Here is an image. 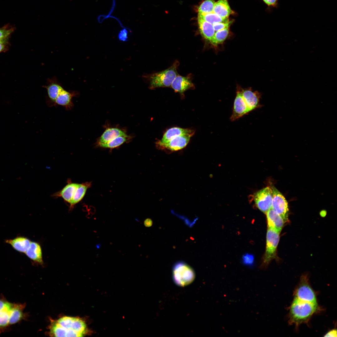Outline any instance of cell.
<instances>
[{
    "mask_svg": "<svg viewBox=\"0 0 337 337\" xmlns=\"http://www.w3.org/2000/svg\"><path fill=\"white\" fill-rule=\"evenodd\" d=\"M89 332L85 321L76 317H62L52 321L50 327V334L53 336L82 337Z\"/></svg>",
    "mask_w": 337,
    "mask_h": 337,
    "instance_id": "obj_1",
    "label": "cell"
},
{
    "mask_svg": "<svg viewBox=\"0 0 337 337\" xmlns=\"http://www.w3.org/2000/svg\"><path fill=\"white\" fill-rule=\"evenodd\" d=\"M317 303L294 298L290 308L289 321L297 326L307 322L319 310Z\"/></svg>",
    "mask_w": 337,
    "mask_h": 337,
    "instance_id": "obj_2",
    "label": "cell"
},
{
    "mask_svg": "<svg viewBox=\"0 0 337 337\" xmlns=\"http://www.w3.org/2000/svg\"><path fill=\"white\" fill-rule=\"evenodd\" d=\"M179 62L176 61L170 67L161 71L149 75H143L144 80L148 81L149 88L154 89L161 87H168L171 85L178 75L177 68Z\"/></svg>",
    "mask_w": 337,
    "mask_h": 337,
    "instance_id": "obj_3",
    "label": "cell"
},
{
    "mask_svg": "<svg viewBox=\"0 0 337 337\" xmlns=\"http://www.w3.org/2000/svg\"><path fill=\"white\" fill-rule=\"evenodd\" d=\"M173 277L175 284L183 287L190 284L194 281L195 273L188 265L179 261L175 263L173 266Z\"/></svg>",
    "mask_w": 337,
    "mask_h": 337,
    "instance_id": "obj_4",
    "label": "cell"
},
{
    "mask_svg": "<svg viewBox=\"0 0 337 337\" xmlns=\"http://www.w3.org/2000/svg\"><path fill=\"white\" fill-rule=\"evenodd\" d=\"M278 232L268 228L266 237V246L261 267L265 268L276 256L277 247L280 240Z\"/></svg>",
    "mask_w": 337,
    "mask_h": 337,
    "instance_id": "obj_5",
    "label": "cell"
},
{
    "mask_svg": "<svg viewBox=\"0 0 337 337\" xmlns=\"http://www.w3.org/2000/svg\"><path fill=\"white\" fill-rule=\"evenodd\" d=\"M294 298L301 300L317 303L315 293L310 286L307 275H303L294 292Z\"/></svg>",
    "mask_w": 337,
    "mask_h": 337,
    "instance_id": "obj_6",
    "label": "cell"
},
{
    "mask_svg": "<svg viewBox=\"0 0 337 337\" xmlns=\"http://www.w3.org/2000/svg\"><path fill=\"white\" fill-rule=\"evenodd\" d=\"M272 200L271 208L279 214L285 222L288 221L287 202L282 194L274 187H271Z\"/></svg>",
    "mask_w": 337,
    "mask_h": 337,
    "instance_id": "obj_7",
    "label": "cell"
},
{
    "mask_svg": "<svg viewBox=\"0 0 337 337\" xmlns=\"http://www.w3.org/2000/svg\"><path fill=\"white\" fill-rule=\"evenodd\" d=\"M254 200L257 207L266 213L272 208V192L271 188L266 187L257 192L254 195Z\"/></svg>",
    "mask_w": 337,
    "mask_h": 337,
    "instance_id": "obj_8",
    "label": "cell"
},
{
    "mask_svg": "<svg viewBox=\"0 0 337 337\" xmlns=\"http://www.w3.org/2000/svg\"><path fill=\"white\" fill-rule=\"evenodd\" d=\"M46 84V85L42 86L46 89L47 91L46 103L49 107L55 106L56 99L59 93L63 88L55 76L51 79L48 78Z\"/></svg>",
    "mask_w": 337,
    "mask_h": 337,
    "instance_id": "obj_9",
    "label": "cell"
},
{
    "mask_svg": "<svg viewBox=\"0 0 337 337\" xmlns=\"http://www.w3.org/2000/svg\"><path fill=\"white\" fill-rule=\"evenodd\" d=\"M250 112L242 95L240 88L238 87L230 120L232 121H235Z\"/></svg>",
    "mask_w": 337,
    "mask_h": 337,
    "instance_id": "obj_10",
    "label": "cell"
},
{
    "mask_svg": "<svg viewBox=\"0 0 337 337\" xmlns=\"http://www.w3.org/2000/svg\"><path fill=\"white\" fill-rule=\"evenodd\" d=\"M243 99L251 112L262 106L260 104L261 94L257 91H253L251 88H240Z\"/></svg>",
    "mask_w": 337,
    "mask_h": 337,
    "instance_id": "obj_11",
    "label": "cell"
},
{
    "mask_svg": "<svg viewBox=\"0 0 337 337\" xmlns=\"http://www.w3.org/2000/svg\"><path fill=\"white\" fill-rule=\"evenodd\" d=\"M80 95L79 92L77 91L70 90L67 91L63 88L59 93L56 99L55 106L61 105L67 110H71L74 106L72 101V98L74 97H78Z\"/></svg>",
    "mask_w": 337,
    "mask_h": 337,
    "instance_id": "obj_12",
    "label": "cell"
},
{
    "mask_svg": "<svg viewBox=\"0 0 337 337\" xmlns=\"http://www.w3.org/2000/svg\"><path fill=\"white\" fill-rule=\"evenodd\" d=\"M192 134H184L177 137L168 142L161 144H156L158 147L174 151L180 150L185 147L188 144Z\"/></svg>",
    "mask_w": 337,
    "mask_h": 337,
    "instance_id": "obj_13",
    "label": "cell"
},
{
    "mask_svg": "<svg viewBox=\"0 0 337 337\" xmlns=\"http://www.w3.org/2000/svg\"><path fill=\"white\" fill-rule=\"evenodd\" d=\"M266 214L268 228L280 233L285 223L282 217L272 208Z\"/></svg>",
    "mask_w": 337,
    "mask_h": 337,
    "instance_id": "obj_14",
    "label": "cell"
},
{
    "mask_svg": "<svg viewBox=\"0 0 337 337\" xmlns=\"http://www.w3.org/2000/svg\"><path fill=\"white\" fill-rule=\"evenodd\" d=\"M194 131L190 129L174 127L168 129L164 134L162 138L158 141L156 144L166 143L172 139L178 136L184 134H192Z\"/></svg>",
    "mask_w": 337,
    "mask_h": 337,
    "instance_id": "obj_15",
    "label": "cell"
},
{
    "mask_svg": "<svg viewBox=\"0 0 337 337\" xmlns=\"http://www.w3.org/2000/svg\"><path fill=\"white\" fill-rule=\"evenodd\" d=\"M175 92L183 94L185 91L194 88L189 77L178 75L173 81L171 86Z\"/></svg>",
    "mask_w": 337,
    "mask_h": 337,
    "instance_id": "obj_16",
    "label": "cell"
},
{
    "mask_svg": "<svg viewBox=\"0 0 337 337\" xmlns=\"http://www.w3.org/2000/svg\"><path fill=\"white\" fill-rule=\"evenodd\" d=\"M79 183L70 182L61 190L54 193L52 196L61 197L66 202L70 203Z\"/></svg>",
    "mask_w": 337,
    "mask_h": 337,
    "instance_id": "obj_17",
    "label": "cell"
},
{
    "mask_svg": "<svg viewBox=\"0 0 337 337\" xmlns=\"http://www.w3.org/2000/svg\"><path fill=\"white\" fill-rule=\"evenodd\" d=\"M120 136L128 137V136L121 130L115 128H109L104 132L97 142V145L106 143L112 139Z\"/></svg>",
    "mask_w": 337,
    "mask_h": 337,
    "instance_id": "obj_18",
    "label": "cell"
},
{
    "mask_svg": "<svg viewBox=\"0 0 337 337\" xmlns=\"http://www.w3.org/2000/svg\"><path fill=\"white\" fill-rule=\"evenodd\" d=\"M198 23L200 32L202 36L210 42L215 33L213 25L198 17Z\"/></svg>",
    "mask_w": 337,
    "mask_h": 337,
    "instance_id": "obj_19",
    "label": "cell"
},
{
    "mask_svg": "<svg viewBox=\"0 0 337 337\" xmlns=\"http://www.w3.org/2000/svg\"><path fill=\"white\" fill-rule=\"evenodd\" d=\"M213 12L223 18H228L231 14L234 13L227 0H219L215 2Z\"/></svg>",
    "mask_w": 337,
    "mask_h": 337,
    "instance_id": "obj_20",
    "label": "cell"
},
{
    "mask_svg": "<svg viewBox=\"0 0 337 337\" xmlns=\"http://www.w3.org/2000/svg\"><path fill=\"white\" fill-rule=\"evenodd\" d=\"M91 186V182L79 183L70 203L71 209H72L76 204L82 200L84 197L87 190Z\"/></svg>",
    "mask_w": 337,
    "mask_h": 337,
    "instance_id": "obj_21",
    "label": "cell"
},
{
    "mask_svg": "<svg viewBox=\"0 0 337 337\" xmlns=\"http://www.w3.org/2000/svg\"><path fill=\"white\" fill-rule=\"evenodd\" d=\"M25 253L29 258L35 262L41 264L43 263L42 249L40 245L38 243L31 242Z\"/></svg>",
    "mask_w": 337,
    "mask_h": 337,
    "instance_id": "obj_22",
    "label": "cell"
},
{
    "mask_svg": "<svg viewBox=\"0 0 337 337\" xmlns=\"http://www.w3.org/2000/svg\"><path fill=\"white\" fill-rule=\"evenodd\" d=\"M6 242L10 244L16 250L25 253L28 248L31 242L27 238L18 237L13 239L7 240Z\"/></svg>",
    "mask_w": 337,
    "mask_h": 337,
    "instance_id": "obj_23",
    "label": "cell"
},
{
    "mask_svg": "<svg viewBox=\"0 0 337 337\" xmlns=\"http://www.w3.org/2000/svg\"><path fill=\"white\" fill-rule=\"evenodd\" d=\"M23 307L22 305L13 304L10 312L9 325L16 324L22 319L23 317Z\"/></svg>",
    "mask_w": 337,
    "mask_h": 337,
    "instance_id": "obj_24",
    "label": "cell"
},
{
    "mask_svg": "<svg viewBox=\"0 0 337 337\" xmlns=\"http://www.w3.org/2000/svg\"><path fill=\"white\" fill-rule=\"evenodd\" d=\"M198 17L212 24L217 22H228V18H223L213 12L204 14H198Z\"/></svg>",
    "mask_w": 337,
    "mask_h": 337,
    "instance_id": "obj_25",
    "label": "cell"
},
{
    "mask_svg": "<svg viewBox=\"0 0 337 337\" xmlns=\"http://www.w3.org/2000/svg\"><path fill=\"white\" fill-rule=\"evenodd\" d=\"M229 27L217 31L210 42L214 46H217L223 42L226 39L229 33Z\"/></svg>",
    "mask_w": 337,
    "mask_h": 337,
    "instance_id": "obj_26",
    "label": "cell"
},
{
    "mask_svg": "<svg viewBox=\"0 0 337 337\" xmlns=\"http://www.w3.org/2000/svg\"><path fill=\"white\" fill-rule=\"evenodd\" d=\"M128 137L124 136L118 137L106 143L100 144L98 146L105 148L110 149L115 148L119 147L125 142L127 140V138Z\"/></svg>",
    "mask_w": 337,
    "mask_h": 337,
    "instance_id": "obj_27",
    "label": "cell"
},
{
    "mask_svg": "<svg viewBox=\"0 0 337 337\" xmlns=\"http://www.w3.org/2000/svg\"><path fill=\"white\" fill-rule=\"evenodd\" d=\"M215 2L214 0H205L198 8V14H204L213 12Z\"/></svg>",
    "mask_w": 337,
    "mask_h": 337,
    "instance_id": "obj_28",
    "label": "cell"
},
{
    "mask_svg": "<svg viewBox=\"0 0 337 337\" xmlns=\"http://www.w3.org/2000/svg\"><path fill=\"white\" fill-rule=\"evenodd\" d=\"M11 309L0 311V328L5 327L9 325V315Z\"/></svg>",
    "mask_w": 337,
    "mask_h": 337,
    "instance_id": "obj_29",
    "label": "cell"
},
{
    "mask_svg": "<svg viewBox=\"0 0 337 337\" xmlns=\"http://www.w3.org/2000/svg\"><path fill=\"white\" fill-rule=\"evenodd\" d=\"M14 31L12 27L5 26L0 28V39L9 37L10 35Z\"/></svg>",
    "mask_w": 337,
    "mask_h": 337,
    "instance_id": "obj_30",
    "label": "cell"
},
{
    "mask_svg": "<svg viewBox=\"0 0 337 337\" xmlns=\"http://www.w3.org/2000/svg\"><path fill=\"white\" fill-rule=\"evenodd\" d=\"M231 22H217L213 24L215 32L223 30V29L229 27L231 24Z\"/></svg>",
    "mask_w": 337,
    "mask_h": 337,
    "instance_id": "obj_31",
    "label": "cell"
},
{
    "mask_svg": "<svg viewBox=\"0 0 337 337\" xmlns=\"http://www.w3.org/2000/svg\"><path fill=\"white\" fill-rule=\"evenodd\" d=\"M9 38L0 39V53L7 50L9 45Z\"/></svg>",
    "mask_w": 337,
    "mask_h": 337,
    "instance_id": "obj_32",
    "label": "cell"
},
{
    "mask_svg": "<svg viewBox=\"0 0 337 337\" xmlns=\"http://www.w3.org/2000/svg\"><path fill=\"white\" fill-rule=\"evenodd\" d=\"M118 38L121 41H127L128 31L127 30L124 29L121 30L118 34Z\"/></svg>",
    "mask_w": 337,
    "mask_h": 337,
    "instance_id": "obj_33",
    "label": "cell"
},
{
    "mask_svg": "<svg viewBox=\"0 0 337 337\" xmlns=\"http://www.w3.org/2000/svg\"><path fill=\"white\" fill-rule=\"evenodd\" d=\"M269 7L277 8L279 6L278 0H263Z\"/></svg>",
    "mask_w": 337,
    "mask_h": 337,
    "instance_id": "obj_34",
    "label": "cell"
},
{
    "mask_svg": "<svg viewBox=\"0 0 337 337\" xmlns=\"http://www.w3.org/2000/svg\"><path fill=\"white\" fill-rule=\"evenodd\" d=\"M253 258L252 255H245L243 257L244 263L247 265H250L252 264L253 260Z\"/></svg>",
    "mask_w": 337,
    "mask_h": 337,
    "instance_id": "obj_35",
    "label": "cell"
},
{
    "mask_svg": "<svg viewBox=\"0 0 337 337\" xmlns=\"http://www.w3.org/2000/svg\"><path fill=\"white\" fill-rule=\"evenodd\" d=\"M324 336L325 337H336V330L333 329L330 330Z\"/></svg>",
    "mask_w": 337,
    "mask_h": 337,
    "instance_id": "obj_36",
    "label": "cell"
},
{
    "mask_svg": "<svg viewBox=\"0 0 337 337\" xmlns=\"http://www.w3.org/2000/svg\"><path fill=\"white\" fill-rule=\"evenodd\" d=\"M144 224L146 227H150L152 225V221L150 219L147 218L144 220Z\"/></svg>",
    "mask_w": 337,
    "mask_h": 337,
    "instance_id": "obj_37",
    "label": "cell"
}]
</instances>
